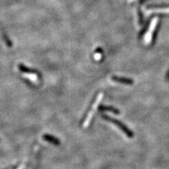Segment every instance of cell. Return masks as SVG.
Wrapping results in <instances>:
<instances>
[{
	"mask_svg": "<svg viewBox=\"0 0 169 169\" xmlns=\"http://www.w3.org/2000/svg\"><path fill=\"white\" fill-rule=\"evenodd\" d=\"M103 97H104L103 93H100V94L98 95L97 97L96 100H95V103L93 104V105H92V109L91 111H90L89 114H88V115L87 116V117H86L85 120L84 121V123H83L84 127H87L88 125H90L93 116H94V114H95V112L97 111V109L98 106L100 105V102H101Z\"/></svg>",
	"mask_w": 169,
	"mask_h": 169,
	"instance_id": "cell-1",
	"label": "cell"
},
{
	"mask_svg": "<svg viewBox=\"0 0 169 169\" xmlns=\"http://www.w3.org/2000/svg\"><path fill=\"white\" fill-rule=\"evenodd\" d=\"M158 21H159L158 18H154L151 21L150 26H149V30H147L146 34L144 36V42H145V44H149L152 41L153 33H154L156 26H157Z\"/></svg>",
	"mask_w": 169,
	"mask_h": 169,
	"instance_id": "cell-2",
	"label": "cell"
},
{
	"mask_svg": "<svg viewBox=\"0 0 169 169\" xmlns=\"http://www.w3.org/2000/svg\"><path fill=\"white\" fill-rule=\"evenodd\" d=\"M104 110H106V111H113V112L115 113V114H117V111L116 110H114V109H112V108H103Z\"/></svg>",
	"mask_w": 169,
	"mask_h": 169,
	"instance_id": "cell-8",
	"label": "cell"
},
{
	"mask_svg": "<svg viewBox=\"0 0 169 169\" xmlns=\"http://www.w3.org/2000/svg\"><path fill=\"white\" fill-rule=\"evenodd\" d=\"M145 15H150L152 14H169V8H154L145 10Z\"/></svg>",
	"mask_w": 169,
	"mask_h": 169,
	"instance_id": "cell-3",
	"label": "cell"
},
{
	"mask_svg": "<svg viewBox=\"0 0 169 169\" xmlns=\"http://www.w3.org/2000/svg\"><path fill=\"white\" fill-rule=\"evenodd\" d=\"M44 138H46L47 140H50V142H54V143H57V140L54 139V138L52 137H48V136H44Z\"/></svg>",
	"mask_w": 169,
	"mask_h": 169,
	"instance_id": "cell-7",
	"label": "cell"
},
{
	"mask_svg": "<svg viewBox=\"0 0 169 169\" xmlns=\"http://www.w3.org/2000/svg\"><path fill=\"white\" fill-rule=\"evenodd\" d=\"M114 80H116V81L122 82V83H126V84H131L132 83V80H129V79H126V78H114Z\"/></svg>",
	"mask_w": 169,
	"mask_h": 169,
	"instance_id": "cell-5",
	"label": "cell"
},
{
	"mask_svg": "<svg viewBox=\"0 0 169 169\" xmlns=\"http://www.w3.org/2000/svg\"><path fill=\"white\" fill-rule=\"evenodd\" d=\"M23 76L26 78L28 80H29L30 82H33V83H37L39 81L38 75L35 73H29V72H25L23 73Z\"/></svg>",
	"mask_w": 169,
	"mask_h": 169,
	"instance_id": "cell-4",
	"label": "cell"
},
{
	"mask_svg": "<svg viewBox=\"0 0 169 169\" xmlns=\"http://www.w3.org/2000/svg\"><path fill=\"white\" fill-rule=\"evenodd\" d=\"M94 58L95 60L100 61L102 59V54L101 53H96L94 56Z\"/></svg>",
	"mask_w": 169,
	"mask_h": 169,
	"instance_id": "cell-6",
	"label": "cell"
}]
</instances>
